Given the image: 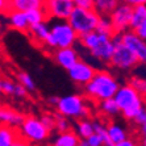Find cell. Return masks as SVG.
I'll use <instances>...</instances> for the list:
<instances>
[{
    "label": "cell",
    "mask_w": 146,
    "mask_h": 146,
    "mask_svg": "<svg viewBox=\"0 0 146 146\" xmlns=\"http://www.w3.org/2000/svg\"><path fill=\"white\" fill-rule=\"evenodd\" d=\"M119 90V82L116 80L115 76L107 70L98 71L95 78L84 87L86 95L90 99L99 103L104 102V100H109V99H115Z\"/></svg>",
    "instance_id": "1"
},
{
    "label": "cell",
    "mask_w": 146,
    "mask_h": 146,
    "mask_svg": "<svg viewBox=\"0 0 146 146\" xmlns=\"http://www.w3.org/2000/svg\"><path fill=\"white\" fill-rule=\"evenodd\" d=\"M115 100L119 106L121 115L125 119L133 121L138 116V113L145 108L142 95L136 88H133L129 83L120 87L119 92L115 96Z\"/></svg>",
    "instance_id": "2"
},
{
    "label": "cell",
    "mask_w": 146,
    "mask_h": 146,
    "mask_svg": "<svg viewBox=\"0 0 146 146\" xmlns=\"http://www.w3.org/2000/svg\"><path fill=\"white\" fill-rule=\"evenodd\" d=\"M102 16L95 9H83V8H75L71 17L68 19V23L72 27L79 37L84 34L96 32Z\"/></svg>",
    "instance_id": "3"
},
{
    "label": "cell",
    "mask_w": 146,
    "mask_h": 146,
    "mask_svg": "<svg viewBox=\"0 0 146 146\" xmlns=\"http://www.w3.org/2000/svg\"><path fill=\"white\" fill-rule=\"evenodd\" d=\"M57 112L67 119H87L90 109L86 104V100L80 95H67L61 98V102L57 107Z\"/></svg>",
    "instance_id": "4"
},
{
    "label": "cell",
    "mask_w": 146,
    "mask_h": 146,
    "mask_svg": "<svg viewBox=\"0 0 146 146\" xmlns=\"http://www.w3.org/2000/svg\"><path fill=\"white\" fill-rule=\"evenodd\" d=\"M20 137L25 141L31 143H40L44 142L45 139H48V137L50 136L49 132L45 125L41 122L40 119L34 117V116H27L24 124L20 128Z\"/></svg>",
    "instance_id": "5"
},
{
    "label": "cell",
    "mask_w": 146,
    "mask_h": 146,
    "mask_svg": "<svg viewBox=\"0 0 146 146\" xmlns=\"http://www.w3.org/2000/svg\"><path fill=\"white\" fill-rule=\"evenodd\" d=\"M113 41H115V51L111 59V65L113 67L120 68V70H130L134 66H137V63H139L136 55L122 42L120 34H117L113 38Z\"/></svg>",
    "instance_id": "6"
},
{
    "label": "cell",
    "mask_w": 146,
    "mask_h": 146,
    "mask_svg": "<svg viewBox=\"0 0 146 146\" xmlns=\"http://www.w3.org/2000/svg\"><path fill=\"white\" fill-rule=\"evenodd\" d=\"M50 32L57 44V49L74 48L75 42L79 40L78 33L72 29L68 21H55L50 27Z\"/></svg>",
    "instance_id": "7"
},
{
    "label": "cell",
    "mask_w": 146,
    "mask_h": 146,
    "mask_svg": "<svg viewBox=\"0 0 146 146\" xmlns=\"http://www.w3.org/2000/svg\"><path fill=\"white\" fill-rule=\"evenodd\" d=\"M74 0H48L45 1V11L48 17L57 21H68L75 9Z\"/></svg>",
    "instance_id": "8"
},
{
    "label": "cell",
    "mask_w": 146,
    "mask_h": 146,
    "mask_svg": "<svg viewBox=\"0 0 146 146\" xmlns=\"http://www.w3.org/2000/svg\"><path fill=\"white\" fill-rule=\"evenodd\" d=\"M132 17H133V7L124 1L120 3L119 7L115 9L109 19L112 21V25L115 28L116 34L125 33L128 32V29H130V24H132Z\"/></svg>",
    "instance_id": "9"
},
{
    "label": "cell",
    "mask_w": 146,
    "mask_h": 146,
    "mask_svg": "<svg viewBox=\"0 0 146 146\" xmlns=\"http://www.w3.org/2000/svg\"><path fill=\"white\" fill-rule=\"evenodd\" d=\"M120 36H121L122 42L136 55L139 63H146V41L142 40L133 31H128Z\"/></svg>",
    "instance_id": "10"
},
{
    "label": "cell",
    "mask_w": 146,
    "mask_h": 146,
    "mask_svg": "<svg viewBox=\"0 0 146 146\" xmlns=\"http://www.w3.org/2000/svg\"><path fill=\"white\" fill-rule=\"evenodd\" d=\"M96 72L98 71L91 65H88L87 62L79 61L71 70H68V76L71 78V80L74 83L86 87L92 79L95 78Z\"/></svg>",
    "instance_id": "11"
},
{
    "label": "cell",
    "mask_w": 146,
    "mask_h": 146,
    "mask_svg": "<svg viewBox=\"0 0 146 146\" xmlns=\"http://www.w3.org/2000/svg\"><path fill=\"white\" fill-rule=\"evenodd\" d=\"M113 51H115V41H113V38L104 36V34H100V40H99L98 46L90 53H91L92 57L99 59V61L111 63Z\"/></svg>",
    "instance_id": "12"
},
{
    "label": "cell",
    "mask_w": 146,
    "mask_h": 146,
    "mask_svg": "<svg viewBox=\"0 0 146 146\" xmlns=\"http://www.w3.org/2000/svg\"><path fill=\"white\" fill-rule=\"evenodd\" d=\"M53 58L57 65L63 67L65 70H71L80 59H79L78 51L74 48H67V49H57L53 53Z\"/></svg>",
    "instance_id": "13"
},
{
    "label": "cell",
    "mask_w": 146,
    "mask_h": 146,
    "mask_svg": "<svg viewBox=\"0 0 146 146\" xmlns=\"http://www.w3.org/2000/svg\"><path fill=\"white\" fill-rule=\"evenodd\" d=\"M25 119H27V117H25L23 113L13 108H11V107L4 106L0 109V120L3 122V125L13 128V129H16V130L21 128V125L24 124Z\"/></svg>",
    "instance_id": "14"
},
{
    "label": "cell",
    "mask_w": 146,
    "mask_h": 146,
    "mask_svg": "<svg viewBox=\"0 0 146 146\" xmlns=\"http://www.w3.org/2000/svg\"><path fill=\"white\" fill-rule=\"evenodd\" d=\"M8 23L13 29L20 32H29L31 24L28 21L27 13L24 12H19V11H11L9 13H7Z\"/></svg>",
    "instance_id": "15"
},
{
    "label": "cell",
    "mask_w": 146,
    "mask_h": 146,
    "mask_svg": "<svg viewBox=\"0 0 146 146\" xmlns=\"http://www.w3.org/2000/svg\"><path fill=\"white\" fill-rule=\"evenodd\" d=\"M11 11H19V12H29V11L45 8V1L41 0H9Z\"/></svg>",
    "instance_id": "16"
},
{
    "label": "cell",
    "mask_w": 146,
    "mask_h": 146,
    "mask_svg": "<svg viewBox=\"0 0 146 146\" xmlns=\"http://www.w3.org/2000/svg\"><path fill=\"white\" fill-rule=\"evenodd\" d=\"M82 139L76 134V132L70 130L66 133H61L57 134L54 141L51 142V146H79Z\"/></svg>",
    "instance_id": "17"
},
{
    "label": "cell",
    "mask_w": 146,
    "mask_h": 146,
    "mask_svg": "<svg viewBox=\"0 0 146 146\" xmlns=\"http://www.w3.org/2000/svg\"><path fill=\"white\" fill-rule=\"evenodd\" d=\"M28 33L33 37L34 41H37L40 45H45V41L46 38L50 36V27H49L46 23H41L37 25H32L29 28V32Z\"/></svg>",
    "instance_id": "18"
},
{
    "label": "cell",
    "mask_w": 146,
    "mask_h": 146,
    "mask_svg": "<svg viewBox=\"0 0 146 146\" xmlns=\"http://www.w3.org/2000/svg\"><path fill=\"white\" fill-rule=\"evenodd\" d=\"M76 134L80 139H88L92 134H95V121L88 119L78 120L76 122Z\"/></svg>",
    "instance_id": "19"
},
{
    "label": "cell",
    "mask_w": 146,
    "mask_h": 146,
    "mask_svg": "<svg viewBox=\"0 0 146 146\" xmlns=\"http://www.w3.org/2000/svg\"><path fill=\"white\" fill-rule=\"evenodd\" d=\"M20 137L19 132L13 128L1 125L0 128V146H13V143Z\"/></svg>",
    "instance_id": "20"
},
{
    "label": "cell",
    "mask_w": 146,
    "mask_h": 146,
    "mask_svg": "<svg viewBox=\"0 0 146 146\" xmlns=\"http://www.w3.org/2000/svg\"><path fill=\"white\" fill-rule=\"evenodd\" d=\"M119 1L116 0H96L95 1V11L100 16L109 17L119 7Z\"/></svg>",
    "instance_id": "21"
},
{
    "label": "cell",
    "mask_w": 146,
    "mask_h": 146,
    "mask_svg": "<svg viewBox=\"0 0 146 146\" xmlns=\"http://www.w3.org/2000/svg\"><path fill=\"white\" fill-rule=\"evenodd\" d=\"M107 129H108V134L111 137V141L113 142V145L120 143L122 141H125L126 138H129L126 130L122 126L117 125L116 122H109L108 125H107Z\"/></svg>",
    "instance_id": "22"
},
{
    "label": "cell",
    "mask_w": 146,
    "mask_h": 146,
    "mask_svg": "<svg viewBox=\"0 0 146 146\" xmlns=\"http://www.w3.org/2000/svg\"><path fill=\"white\" fill-rule=\"evenodd\" d=\"M143 23H146V4L133 7V17H132V24H130V31H136L137 28H139Z\"/></svg>",
    "instance_id": "23"
},
{
    "label": "cell",
    "mask_w": 146,
    "mask_h": 146,
    "mask_svg": "<svg viewBox=\"0 0 146 146\" xmlns=\"http://www.w3.org/2000/svg\"><path fill=\"white\" fill-rule=\"evenodd\" d=\"M96 32H98L99 34H104V36H108V37H112V38H115L116 36H117L115 32V28H113V25H112L111 19H109V17H104V16H102V19L99 21Z\"/></svg>",
    "instance_id": "24"
},
{
    "label": "cell",
    "mask_w": 146,
    "mask_h": 146,
    "mask_svg": "<svg viewBox=\"0 0 146 146\" xmlns=\"http://www.w3.org/2000/svg\"><path fill=\"white\" fill-rule=\"evenodd\" d=\"M27 17H28V21H29L31 27L32 25L41 24V23H45V20L49 19L45 8H37V9L29 11V12H27Z\"/></svg>",
    "instance_id": "25"
},
{
    "label": "cell",
    "mask_w": 146,
    "mask_h": 146,
    "mask_svg": "<svg viewBox=\"0 0 146 146\" xmlns=\"http://www.w3.org/2000/svg\"><path fill=\"white\" fill-rule=\"evenodd\" d=\"M99 40H100V34L98 32H92V33H88V34H84V36H82L79 37V41H80V44L84 46L87 50H94V49L98 46L99 44Z\"/></svg>",
    "instance_id": "26"
},
{
    "label": "cell",
    "mask_w": 146,
    "mask_h": 146,
    "mask_svg": "<svg viewBox=\"0 0 146 146\" xmlns=\"http://www.w3.org/2000/svg\"><path fill=\"white\" fill-rule=\"evenodd\" d=\"M100 109L102 112L107 116H115L120 112L119 106L116 103L115 99H109V100H104V102L100 103Z\"/></svg>",
    "instance_id": "27"
},
{
    "label": "cell",
    "mask_w": 146,
    "mask_h": 146,
    "mask_svg": "<svg viewBox=\"0 0 146 146\" xmlns=\"http://www.w3.org/2000/svg\"><path fill=\"white\" fill-rule=\"evenodd\" d=\"M54 116H55V121H57V128H55V130L58 132V134L72 130L71 125H70V122H68V120H67V117L62 116L61 113H58V112L54 113Z\"/></svg>",
    "instance_id": "28"
},
{
    "label": "cell",
    "mask_w": 146,
    "mask_h": 146,
    "mask_svg": "<svg viewBox=\"0 0 146 146\" xmlns=\"http://www.w3.org/2000/svg\"><path fill=\"white\" fill-rule=\"evenodd\" d=\"M17 79H19V83L21 86H24L28 91H34L36 90V83H34L33 78L28 72H19L17 74Z\"/></svg>",
    "instance_id": "29"
},
{
    "label": "cell",
    "mask_w": 146,
    "mask_h": 146,
    "mask_svg": "<svg viewBox=\"0 0 146 146\" xmlns=\"http://www.w3.org/2000/svg\"><path fill=\"white\" fill-rule=\"evenodd\" d=\"M40 120L45 125V128L50 133L53 132V130H55V128H57V121H55L54 113H53V115H51V113H44V115L40 117Z\"/></svg>",
    "instance_id": "30"
},
{
    "label": "cell",
    "mask_w": 146,
    "mask_h": 146,
    "mask_svg": "<svg viewBox=\"0 0 146 146\" xmlns=\"http://www.w3.org/2000/svg\"><path fill=\"white\" fill-rule=\"evenodd\" d=\"M129 84L132 86L133 88H136L142 96H145L146 98V79L134 76V78H132L129 80Z\"/></svg>",
    "instance_id": "31"
},
{
    "label": "cell",
    "mask_w": 146,
    "mask_h": 146,
    "mask_svg": "<svg viewBox=\"0 0 146 146\" xmlns=\"http://www.w3.org/2000/svg\"><path fill=\"white\" fill-rule=\"evenodd\" d=\"M16 86V83H13L11 79H1L0 82V90L4 95H15Z\"/></svg>",
    "instance_id": "32"
},
{
    "label": "cell",
    "mask_w": 146,
    "mask_h": 146,
    "mask_svg": "<svg viewBox=\"0 0 146 146\" xmlns=\"http://www.w3.org/2000/svg\"><path fill=\"white\" fill-rule=\"evenodd\" d=\"M75 7L83 8V9H95V1L94 0H74Z\"/></svg>",
    "instance_id": "33"
},
{
    "label": "cell",
    "mask_w": 146,
    "mask_h": 146,
    "mask_svg": "<svg viewBox=\"0 0 146 146\" xmlns=\"http://www.w3.org/2000/svg\"><path fill=\"white\" fill-rule=\"evenodd\" d=\"M87 142H88L90 146H104V143H103V139L102 137L99 136V134H92L91 137H90L88 139H86Z\"/></svg>",
    "instance_id": "34"
},
{
    "label": "cell",
    "mask_w": 146,
    "mask_h": 146,
    "mask_svg": "<svg viewBox=\"0 0 146 146\" xmlns=\"http://www.w3.org/2000/svg\"><path fill=\"white\" fill-rule=\"evenodd\" d=\"M134 122H136L138 126L145 125V124H146V108H143L142 111L138 113V116L134 119Z\"/></svg>",
    "instance_id": "35"
},
{
    "label": "cell",
    "mask_w": 146,
    "mask_h": 146,
    "mask_svg": "<svg viewBox=\"0 0 146 146\" xmlns=\"http://www.w3.org/2000/svg\"><path fill=\"white\" fill-rule=\"evenodd\" d=\"M16 98H25V96H28V90L25 88L24 86H21L20 83L16 86V91H15V95Z\"/></svg>",
    "instance_id": "36"
},
{
    "label": "cell",
    "mask_w": 146,
    "mask_h": 146,
    "mask_svg": "<svg viewBox=\"0 0 146 146\" xmlns=\"http://www.w3.org/2000/svg\"><path fill=\"white\" fill-rule=\"evenodd\" d=\"M115 146H141V145L137 142L136 139H133V138H126L125 141H122V142H120V143H116Z\"/></svg>",
    "instance_id": "37"
},
{
    "label": "cell",
    "mask_w": 146,
    "mask_h": 146,
    "mask_svg": "<svg viewBox=\"0 0 146 146\" xmlns=\"http://www.w3.org/2000/svg\"><path fill=\"white\" fill-rule=\"evenodd\" d=\"M133 32H136L137 34H138L139 37L142 38V40H145L146 41V23H143L142 25L139 28H137L136 31H133Z\"/></svg>",
    "instance_id": "38"
},
{
    "label": "cell",
    "mask_w": 146,
    "mask_h": 146,
    "mask_svg": "<svg viewBox=\"0 0 146 146\" xmlns=\"http://www.w3.org/2000/svg\"><path fill=\"white\" fill-rule=\"evenodd\" d=\"M59 102H61V98H59V96H50V98L48 99V104H49V106H54L55 108L58 107Z\"/></svg>",
    "instance_id": "39"
},
{
    "label": "cell",
    "mask_w": 146,
    "mask_h": 146,
    "mask_svg": "<svg viewBox=\"0 0 146 146\" xmlns=\"http://www.w3.org/2000/svg\"><path fill=\"white\" fill-rule=\"evenodd\" d=\"M13 146H32V145H31V142H28V141L23 139L21 137H19V138H17V141L13 143Z\"/></svg>",
    "instance_id": "40"
},
{
    "label": "cell",
    "mask_w": 146,
    "mask_h": 146,
    "mask_svg": "<svg viewBox=\"0 0 146 146\" xmlns=\"http://www.w3.org/2000/svg\"><path fill=\"white\" fill-rule=\"evenodd\" d=\"M126 3L129 5H132V7H137V5H141V4H146V1L145 0H129Z\"/></svg>",
    "instance_id": "41"
},
{
    "label": "cell",
    "mask_w": 146,
    "mask_h": 146,
    "mask_svg": "<svg viewBox=\"0 0 146 146\" xmlns=\"http://www.w3.org/2000/svg\"><path fill=\"white\" fill-rule=\"evenodd\" d=\"M139 134H141L142 138H146V124L142 126H139Z\"/></svg>",
    "instance_id": "42"
},
{
    "label": "cell",
    "mask_w": 146,
    "mask_h": 146,
    "mask_svg": "<svg viewBox=\"0 0 146 146\" xmlns=\"http://www.w3.org/2000/svg\"><path fill=\"white\" fill-rule=\"evenodd\" d=\"M141 145H142V146H146V138H142V139H141Z\"/></svg>",
    "instance_id": "43"
},
{
    "label": "cell",
    "mask_w": 146,
    "mask_h": 146,
    "mask_svg": "<svg viewBox=\"0 0 146 146\" xmlns=\"http://www.w3.org/2000/svg\"><path fill=\"white\" fill-rule=\"evenodd\" d=\"M145 108H146V102H145Z\"/></svg>",
    "instance_id": "44"
},
{
    "label": "cell",
    "mask_w": 146,
    "mask_h": 146,
    "mask_svg": "<svg viewBox=\"0 0 146 146\" xmlns=\"http://www.w3.org/2000/svg\"><path fill=\"white\" fill-rule=\"evenodd\" d=\"M141 146H142V145H141Z\"/></svg>",
    "instance_id": "45"
}]
</instances>
